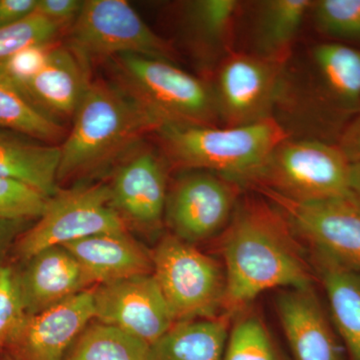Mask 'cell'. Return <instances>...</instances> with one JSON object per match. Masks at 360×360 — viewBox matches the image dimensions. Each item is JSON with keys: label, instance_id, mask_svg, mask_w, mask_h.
I'll return each instance as SVG.
<instances>
[{"label": "cell", "instance_id": "1", "mask_svg": "<svg viewBox=\"0 0 360 360\" xmlns=\"http://www.w3.org/2000/svg\"><path fill=\"white\" fill-rule=\"evenodd\" d=\"M224 231L225 314H239L264 291L311 288V270L295 231L276 206L245 200Z\"/></svg>", "mask_w": 360, "mask_h": 360}, {"label": "cell", "instance_id": "2", "mask_svg": "<svg viewBox=\"0 0 360 360\" xmlns=\"http://www.w3.org/2000/svg\"><path fill=\"white\" fill-rule=\"evenodd\" d=\"M160 125L122 85L90 82L59 146L58 182L103 169Z\"/></svg>", "mask_w": 360, "mask_h": 360}, {"label": "cell", "instance_id": "3", "mask_svg": "<svg viewBox=\"0 0 360 360\" xmlns=\"http://www.w3.org/2000/svg\"><path fill=\"white\" fill-rule=\"evenodd\" d=\"M165 155L184 170H205L250 184L270 153L290 134L276 118L243 127L162 123L155 130Z\"/></svg>", "mask_w": 360, "mask_h": 360}, {"label": "cell", "instance_id": "4", "mask_svg": "<svg viewBox=\"0 0 360 360\" xmlns=\"http://www.w3.org/2000/svg\"><path fill=\"white\" fill-rule=\"evenodd\" d=\"M112 59L120 85L162 123L219 127L212 85L172 61L137 54Z\"/></svg>", "mask_w": 360, "mask_h": 360}, {"label": "cell", "instance_id": "5", "mask_svg": "<svg viewBox=\"0 0 360 360\" xmlns=\"http://www.w3.org/2000/svg\"><path fill=\"white\" fill-rule=\"evenodd\" d=\"M349 174L350 162L338 146L290 137L270 153L250 184L300 202L355 200Z\"/></svg>", "mask_w": 360, "mask_h": 360}, {"label": "cell", "instance_id": "6", "mask_svg": "<svg viewBox=\"0 0 360 360\" xmlns=\"http://www.w3.org/2000/svg\"><path fill=\"white\" fill-rule=\"evenodd\" d=\"M153 264L174 322L217 316L224 303L225 276L217 260L169 234L156 246Z\"/></svg>", "mask_w": 360, "mask_h": 360}, {"label": "cell", "instance_id": "7", "mask_svg": "<svg viewBox=\"0 0 360 360\" xmlns=\"http://www.w3.org/2000/svg\"><path fill=\"white\" fill-rule=\"evenodd\" d=\"M127 224L111 201L108 184L58 191L44 212L18 239L14 252L20 262L39 251L105 232L125 231Z\"/></svg>", "mask_w": 360, "mask_h": 360}, {"label": "cell", "instance_id": "8", "mask_svg": "<svg viewBox=\"0 0 360 360\" xmlns=\"http://www.w3.org/2000/svg\"><path fill=\"white\" fill-rule=\"evenodd\" d=\"M87 63L137 54L172 61L174 51L124 0L84 1L70 26V45Z\"/></svg>", "mask_w": 360, "mask_h": 360}, {"label": "cell", "instance_id": "9", "mask_svg": "<svg viewBox=\"0 0 360 360\" xmlns=\"http://www.w3.org/2000/svg\"><path fill=\"white\" fill-rule=\"evenodd\" d=\"M285 65L232 51L217 63L212 84L219 122L234 127L274 117Z\"/></svg>", "mask_w": 360, "mask_h": 360}, {"label": "cell", "instance_id": "10", "mask_svg": "<svg viewBox=\"0 0 360 360\" xmlns=\"http://www.w3.org/2000/svg\"><path fill=\"white\" fill-rule=\"evenodd\" d=\"M184 172L167 193L165 219L172 236L194 245L226 229L241 186L214 172Z\"/></svg>", "mask_w": 360, "mask_h": 360}, {"label": "cell", "instance_id": "11", "mask_svg": "<svg viewBox=\"0 0 360 360\" xmlns=\"http://www.w3.org/2000/svg\"><path fill=\"white\" fill-rule=\"evenodd\" d=\"M315 253L360 271V205L352 198L300 202L259 188Z\"/></svg>", "mask_w": 360, "mask_h": 360}, {"label": "cell", "instance_id": "12", "mask_svg": "<svg viewBox=\"0 0 360 360\" xmlns=\"http://www.w3.org/2000/svg\"><path fill=\"white\" fill-rule=\"evenodd\" d=\"M94 319L127 331L149 345L175 323L153 274L94 288Z\"/></svg>", "mask_w": 360, "mask_h": 360}, {"label": "cell", "instance_id": "13", "mask_svg": "<svg viewBox=\"0 0 360 360\" xmlns=\"http://www.w3.org/2000/svg\"><path fill=\"white\" fill-rule=\"evenodd\" d=\"M94 319V288H90L27 316L4 352L13 360H65L71 345Z\"/></svg>", "mask_w": 360, "mask_h": 360}, {"label": "cell", "instance_id": "14", "mask_svg": "<svg viewBox=\"0 0 360 360\" xmlns=\"http://www.w3.org/2000/svg\"><path fill=\"white\" fill-rule=\"evenodd\" d=\"M108 186L113 207L124 221L153 229L165 219L167 170L165 161L155 151H132L117 167Z\"/></svg>", "mask_w": 360, "mask_h": 360}, {"label": "cell", "instance_id": "15", "mask_svg": "<svg viewBox=\"0 0 360 360\" xmlns=\"http://www.w3.org/2000/svg\"><path fill=\"white\" fill-rule=\"evenodd\" d=\"M16 283L27 316L70 300L94 284L65 246L39 251L15 269Z\"/></svg>", "mask_w": 360, "mask_h": 360}, {"label": "cell", "instance_id": "16", "mask_svg": "<svg viewBox=\"0 0 360 360\" xmlns=\"http://www.w3.org/2000/svg\"><path fill=\"white\" fill-rule=\"evenodd\" d=\"M312 106L341 115L360 113V51L341 44L323 42L309 52Z\"/></svg>", "mask_w": 360, "mask_h": 360}, {"label": "cell", "instance_id": "17", "mask_svg": "<svg viewBox=\"0 0 360 360\" xmlns=\"http://www.w3.org/2000/svg\"><path fill=\"white\" fill-rule=\"evenodd\" d=\"M284 335L295 360H341L335 335L314 288H288L276 300Z\"/></svg>", "mask_w": 360, "mask_h": 360}, {"label": "cell", "instance_id": "18", "mask_svg": "<svg viewBox=\"0 0 360 360\" xmlns=\"http://www.w3.org/2000/svg\"><path fill=\"white\" fill-rule=\"evenodd\" d=\"M89 70V63L72 49L56 44L23 92L54 120H72L91 82Z\"/></svg>", "mask_w": 360, "mask_h": 360}, {"label": "cell", "instance_id": "19", "mask_svg": "<svg viewBox=\"0 0 360 360\" xmlns=\"http://www.w3.org/2000/svg\"><path fill=\"white\" fill-rule=\"evenodd\" d=\"M63 246L77 258L96 285L153 274V255L127 231L94 234Z\"/></svg>", "mask_w": 360, "mask_h": 360}, {"label": "cell", "instance_id": "20", "mask_svg": "<svg viewBox=\"0 0 360 360\" xmlns=\"http://www.w3.org/2000/svg\"><path fill=\"white\" fill-rule=\"evenodd\" d=\"M60 148L0 127V177L18 180L47 198L58 193Z\"/></svg>", "mask_w": 360, "mask_h": 360}, {"label": "cell", "instance_id": "21", "mask_svg": "<svg viewBox=\"0 0 360 360\" xmlns=\"http://www.w3.org/2000/svg\"><path fill=\"white\" fill-rule=\"evenodd\" d=\"M231 319L224 314L175 322L149 347L148 360H224Z\"/></svg>", "mask_w": 360, "mask_h": 360}, {"label": "cell", "instance_id": "22", "mask_svg": "<svg viewBox=\"0 0 360 360\" xmlns=\"http://www.w3.org/2000/svg\"><path fill=\"white\" fill-rule=\"evenodd\" d=\"M311 0H264L255 6L252 40L255 56L286 65Z\"/></svg>", "mask_w": 360, "mask_h": 360}, {"label": "cell", "instance_id": "23", "mask_svg": "<svg viewBox=\"0 0 360 360\" xmlns=\"http://www.w3.org/2000/svg\"><path fill=\"white\" fill-rule=\"evenodd\" d=\"M315 262L336 328L352 360H360V271L319 253Z\"/></svg>", "mask_w": 360, "mask_h": 360}, {"label": "cell", "instance_id": "24", "mask_svg": "<svg viewBox=\"0 0 360 360\" xmlns=\"http://www.w3.org/2000/svg\"><path fill=\"white\" fill-rule=\"evenodd\" d=\"M0 127L51 144L65 136L58 120L37 105L13 82L0 77Z\"/></svg>", "mask_w": 360, "mask_h": 360}, {"label": "cell", "instance_id": "25", "mask_svg": "<svg viewBox=\"0 0 360 360\" xmlns=\"http://www.w3.org/2000/svg\"><path fill=\"white\" fill-rule=\"evenodd\" d=\"M149 347L122 329L96 321L80 333L65 360H148Z\"/></svg>", "mask_w": 360, "mask_h": 360}, {"label": "cell", "instance_id": "26", "mask_svg": "<svg viewBox=\"0 0 360 360\" xmlns=\"http://www.w3.org/2000/svg\"><path fill=\"white\" fill-rule=\"evenodd\" d=\"M240 4L236 0H198L186 4L188 25L203 44L217 51L219 61L233 51L236 21Z\"/></svg>", "mask_w": 360, "mask_h": 360}, {"label": "cell", "instance_id": "27", "mask_svg": "<svg viewBox=\"0 0 360 360\" xmlns=\"http://www.w3.org/2000/svg\"><path fill=\"white\" fill-rule=\"evenodd\" d=\"M224 360H279L269 330L259 317L245 314L234 322Z\"/></svg>", "mask_w": 360, "mask_h": 360}, {"label": "cell", "instance_id": "28", "mask_svg": "<svg viewBox=\"0 0 360 360\" xmlns=\"http://www.w3.org/2000/svg\"><path fill=\"white\" fill-rule=\"evenodd\" d=\"M310 13L322 34L336 42L360 41V0H319Z\"/></svg>", "mask_w": 360, "mask_h": 360}, {"label": "cell", "instance_id": "29", "mask_svg": "<svg viewBox=\"0 0 360 360\" xmlns=\"http://www.w3.org/2000/svg\"><path fill=\"white\" fill-rule=\"evenodd\" d=\"M34 11L25 20L0 27V63L32 45L49 44L65 30Z\"/></svg>", "mask_w": 360, "mask_h": 360}, {"label": "cell", "instance_id": "30", "mask_svg": "<svg viewBox=\"0 0 360 360\" xmlns=\"http://www.w3.org/2000/svg\"><path fill=\"white\" fill-rule=\"evenodd\" d=\"M49 198L27 184L0 177V219H39Z\"/></svg>", "mask_w": 360, "mask_h": 360}, {"label": "cell", "instance_id": "31", "mask_svg": "<svg viewBox=\"0 0 360 360\" xmlns=\"http://www.w3.org/2000/svg\"><path fill=\"white\" fill-rule=\"evenodd\" d=\"M27 319L15 270L9 265L0 267V352H4Z\"/></svg>", "mask_w": 360, "mask_h": 360}, {"label": "cell", "instance_id": "32", "mask_svg": "<svg viewBox=\"0 0 360 360\" xmlns=\"http://www.w3.org/2000/svg\"><path fill=\"white\" fill-rule=\"evenodd\" d=\"M56 44L32 45L0 63V77L23 89L42 70Z\"/></svg>", "mask_w": 360, "mask_h": 360}, {"label": "cell", "instance_id": "33", "mask_svg": "<svg viewBox=\"0 0 360 360\" xmlns=\"http://www.w3.org/2000/svg\"><path fill=\"white\" fill-rule=\"evenodd\" d=\"M84 1L78 0H37L35 11L54 22L71 26L77 20Z\"/></svg>", "mask_w": 360, "mask_h": 360}, {"label": "cell", "instance_id": "34", "mask_svg": "<svg viewBox=\"0 0 360 360\" xmlns=\"http://www.w3.org/2000/svg\"><path fill=\"white\" fill-rule=\"evenodd\" d=\"M32 224L33 220L30 219H0V267L6 265L7 255Z\"/></svg>", "mask_w": 360, "mask_h": 360}, {"label": "cell", "instance_id": "35", "mask_svg": "<svg viewBox=\"0 0 360 360\" xmlns=\"http://www.w3.org/2000/svg\"><path fill=\"white\" fill-rule=\"evenodd\" d=\"M37 6V0H0V27L25 20Z\"/></svg>", "mask_w": 360, "mask_h": 360}, {"label": "cell", "instance_id": "36", "mask_svg": "<svg viewBox=\"0 0 360 360\" xmlns=\"http://www.w3.org/2000/svg\"><path fill=\"white\" fill-rule=\"evenodd\" d=\"M338 148L350 163L360 162V115L341 135Z\"/></svg>", "mask_w": 360, "mask_h": 360}, {"label": "cell", "instance_id": "37", "mask_svg": "<svg viewBox=\"0 0 360 360\" xmlns=\"http://www.w3.org/2000/svg\"><path fill=\"white\" fill-rule=\"evenodd\" d=\"M0 360H13L8 355L4 354V352H0Z\"/></svg>", "mask_w": 360, "mask_h": 360}]
</instances>
